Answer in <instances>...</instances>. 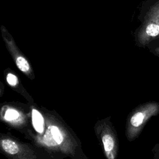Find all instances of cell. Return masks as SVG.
Here are the masks:
<instances>
[{
    "label": "cell",
    "mask_w": 159,
    "mask_h": 159,
    "mask_svg": "<svg viewBox=\"0 0 159 159\" xmlns=\"http://www.w3.org/2000/svg\"><path fill=\"white\" fill-rule=\"evenodd\" d=\"M142 12V24L135 37L139 46L145 47L159 38V0H147Z\"/></svg>",
    "instance_id": "obj_1"
},
{
    "label": "cell",
    "mask_w": 159,
    "mask_h": 159,
    "mask_svg": "<svg viewBox=\"0 0 159 159\" xmlns=\"http://www.w3.org/2000/svg\"><path fill=\"white\" fill-rule=\"evenodd\" d=\"M159 114V102L149 101L137 106L128 116L125 134L129 141L136 139L148 121Z\"/></svg>",
    "instance_id": "obj_2"
},
{
    "label": "cell",
    "mask_w": 159,
    "mask_h": 159,
    "mask_svg": "<svg viewBox=\"0 0 159 159\" xmlns=\"http://www.w3.org/2000/svg\"><path fill=\"white\" fill-rule=\"evenodd\" d=\"M42 136L37 137L36 140L47 149L59 151L63 153H73V144L70 140V136L60 124L47 120V127Z\"/></svg>",
    "instance_id": "obj_3"
},
{
    "label": "cell",
    "mask_w": 159,
    "mask_h": 159,
    "mask_svg": "<svg viewBox=\"0 0 159 159\" xmlns=\"http://www.w3.org/2000/svg\"><path fill=\"white\" fill-rule=\"evenodd\" d=\"M97 135L102 143L104 153L108 159H114L118 153V140L114 130L108 121H100L95 127Z\"/></svg>",
    "instance_id": "obj_4"
},
{
    "label": "cell",
    "mask_w": 159,
    "mask_h": 159,
    "mask_svg": "<svg viewBox=\"0 0 159 159\" xmlns=\"http://www.w3.org/2000/svg\"><path fill=\"white\" fill-rule=\"evenodd\" d=\"M0 148L7 155L13 158H35V153L27 145L14 139L4 137L0 140Z\"/></svg>",
    "instance_id": "obj_5"
},
{
    "label": "cell",
    "mask_w": 159,
    "mask_h": 159,
    "mask_svg": "<svg viewBox=\"0 0 159 159\" xmlns=\"http://www.w3.org/2000/svg\"><path fill=\"white\" fill-rule=\"evenodd\" d=\"M1 32L3 39L6 44V47L13 58L17 67L29 78H30L31 76H33L34 75L30 63L19 51L14 43V39L3 25L1 26Z\"/></svg>",
    "instance_id": "obj_6"
},
{
    "label": "cell",
    "mask_w": 159,
    "mask_h": 159,
    "mask_svg": "<svg viewBox=\"0 0 159 159\" xmlns=\"http://www.w3.org/2000/svg\"><path fill=\"white\" fill-rule=\"evenodd\" d=\"M32 122L35 131L42 135L45 130V124L42 114L35 108L32 109Z\"/></svg>",
    "instance_id": "obj_7"
},
{
    "label": "cell",
    "mask_w": 159,
    "mask_h": 159,
    "mask_svg": "<svg viewBox=\"0 0 159 159\" xmlns=\"http://www.w3.org/2000/svg\"><path fill=\"white\" fill-rule=\"evenodd\" d=\"M3 117L6 121L12 124L19 123L23 118L22 114L18 110L11 107L6 108L4 111Z\"/></svg>",
    "instance_id": "obj_8"
},
{
    "label": "cell",
    "mask_w": 159,
    "mask_h": 159,
    "mask_svg": "<svg viewBox=\"0 0 159 159\" xmlns=\"http://www.w3.org/2000/svg\"><path fill=\"white\" fill-rule=\"evenodd\" d=\"M6 81L8 83V84L12 87H15L18 84L17 77L14 74L11 73H9L7 75Z\"/></svg>",
    "instance_id": "obj_9"
},
{
    "label": "cell",
    "mask_w": 159,
    "mask_h": 159,
    "mask_svg": "<svg viewBox=\"0 0 159 159\" xmlns=\"http://www.w3.org/2000/svg\"><path fill=\"white\" fill-rule=\"evenodd\" d=\"M151 52L156 56L159 57V45L155 48H154L152 50H151Z\"/></svg>",
    "instance_id": "obj_10"
}]
</instances>
